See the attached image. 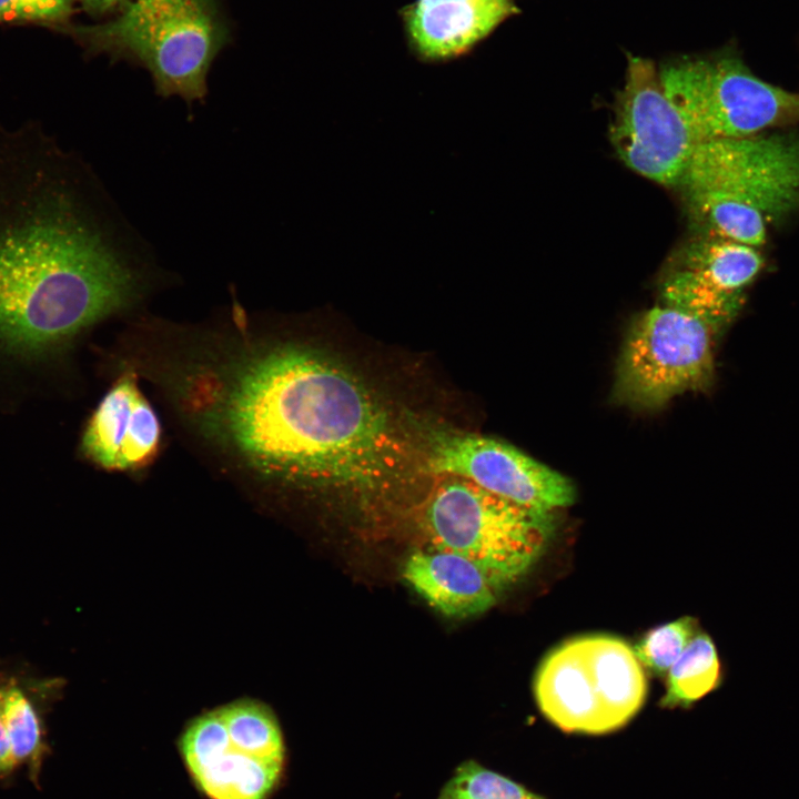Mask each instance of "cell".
<instances>
[{
	"instance_id": "17",
	"label": "cell",
	"mask_w": 799,
	"mask_h": 799,
	"mask_svg": "<svg viewBox=\"0 0 799 799\" xmlns=\"http://www.w3.org/2000/svg\"><path fill=\"white\" fill-rule=\"evenodd\" d=\"M219 710L235 749L263 761L283 765L282 732L270 710L254 701H237Z\"/></svg>"
},
{
	"instance_id": "6",
	"label": "cell",
	"mask_w": 799,
	"mask_h": 799,
	"mask_svg": "<svg viewBox=\"0 0 799 799\" xmlns=\"http://www.w3.org/2000/svg\"><path fill=\"white\" fill-rule=\"evenodd\" d=\"M658 73L696 143L799 123V92L758 78L732 49L674 59Z\"/></svg>"
},
{
	"instance_id": "2",
	"label": "cell",
	"mask_w": 799,
	"mask_h": 799,
	"mask_svg": "<svg viewBox=\"0 0 799 799\" xmlns=\"http://www.w3.org/2000/svg\"><path fill=\"white\" fill-rule=\"evenodd\" d=\"M92 171L36 125H0V341L60 344L135 305L153 277Z\"/></svg>"
},
{
	"instance_id": "20",
	"label": "cell",
	"mask_w": 799,
	"mask_h": 799,
	"mask_svg": "<svg viewBox=\"0 0 799 799\" xmlns=\"http://www.w3.org/2000/svg\"><path fill=\"white\" fill-rule=\"evenodd\" d=\"M3 721L17 763L30 758L40 746V726L36 711L22 691L4 689Z\"/></svg>"
},
{
	"instance_id": "21",
	"label": "cell",
	"mask_w": 799,
	"mask_h": 799,
	"mask_svg": "<svg viewBox=\"0 0 799 799\" xmlns=\"http://www.w3.org/2000/svg\"><path fill=\"white\" fill-rule=\"evenodd\" d=\"M72 11V0H0V21L62 20Z\"/></svg>"
},
{
	"instance_id": "1",
	"label": "cell",
	"mask_w": 799,
	"mask_h": 799,
	"mask_svg": "<svg viewBox=\"0 0 799 799\" xmlns=\"http://www.w3.org/2000/svg\"><path fill=\"white\" fill-rule=\"evenodd\" d=\"M172 374L198 432L255 476L356 488L400 471L403 447L384 406L310 346L244 341Z\"/></svg>"
},
{
	"instance_id": "7",
	"label": "cell",
	"mask_w": 799,
	"mask_h": 799,
	"mask_svg": "<svg viewBox=\"0 0 799 799\" xmlns=\"http://www.w3.org/2000/svg\"><path fill=\"white\" fill-rule=\"evenodd\" d=\"M711 328L698 317L660 304L630 324L617 363L613 398L638 409H658L714 381Z\"/></svg>"
},
{
	"instance_id": "8",
	"label": "cell",
	"mask_w": 799,
	"mask_h": 799,
	"mask_svg": "<svg viewBox=\"0 0 799 799\" xmlns=\"http://www.w3.org/2000/svg\"><path fill=\"white\" fill-rule=\"evenodd\" d=\"M676 188L724 194L761 213L769 225L781 222L799 210V135L697 142Z\"/></svg>"
},
{
	"instance_id": "12",
	"label": "cell",
	"mask_w": 799,
	"mask_h": 799,
	"mask_svg": "<svg viewBox=\"0 0 799 799\" xmlns=\"http://www.w3.org/2000/svg\"><path fill=\"white\" fill-rule=\"evenodd\" d=\"M518 12L516 0H414L400 17L411 53L437 64L469 54Z\"/></svg>"
},
{
	"instance_id": "13",
	"label": "cell",
	"mask_w": 799,
	"mask_h": 799,
	"mask_svg": "<svg viewBox=\"0 0 799 799\" xmlns=\"http://www.w3.org/2000/svg\"><path fill=\"white\" fill-rule=\"evenodd\" d=\"M161 425L134 375L121 376L93 412L82 436L84 455L108 471H133L159 451Z\"/></svg>"
},
{
	"instance_id": "3",
	"label": "cell",
	"mask_w": 799,
	"mask_h": 799,
	"mask_svg": "<svg viewBox=\"0 0 799 799\" xmlns=\"http://www.w3.org/2000/svg\"><path fill=\"white\" fill-rule=\"evenodd\" d=\"M118 11L75 29L88 50L142 65L163 98L203 102L210 67L229 41L216 0H127Z\"/></svg>"
},
{
	"instance_id": "23",
	"label": "cell",
	"mask_w": 799,
	"mask_h": 799,
	"mask_svg": "<svg viewBox=\"0 0 799 799\" xmlns=\"http://www.w3.org/2000/svg\"><path fill=\"white\" fill-rule=\"evenodd\" d=\"M87 11L93 14H104L120 9L127 0H80Z\"/></svg>"
},
{
	"instance_id": "18",
	"label": "cell",
	"mask_w": 799,
	"mask_h": 799,
	"mask_svg": "<svg viewBox=\"0 0 799 799\" xmlns=\"http://www.w3.org/2000/svg\"><path fill=\"white\" fill-rule=\"evenodd\" d=\"M438 799H543L515 781L468 760L445 783Z\"/></svg>"
},
{
	"instance_id": "16",
	"label": "cell",
	"mask_w": 799,
	"mask_h": 799,
	"mask_svg": "<svg viewBox=\"0 0 799 799\" xmlns=\"http://www.w3.org/2000/svg\"><path fill=\"white\" fill-rule=\"evenodd\" d=\"M661 706L688 708L719 688L722 669L711 637L699 631L667 671Z\"/></svg>"
},
{
	"instance_id": "10",
	"label": "cell",
	"mask_w": 799,
	"mask_h": 799,
	"mask_svg": "<svg viewBox=\"0 0 799 799\" xmlns=\"http://www.w3.org/2000/svg\"><path fill=\"white\" fill-rule=\"evenodd\" d=\"M426 468L435 475L468 479L534 512H557L576 499L575 486L568 477L508 443L476 434H435Z\"/></svg>"
},
{
	"instance_id": "22",
	"label": "cell",
	"mask_w": 799,
	"mask_h": 799,
	"mask_svg": "<svg viewBox=\"0 0 799 799\" xmlns=\"http://www.w3.org/2000/svg\"><path fill=\"white\" fill-rule=\"evenodd\" d=\"M4 689L0 688V773L10 771L16 765L3 721Z\"/></svg>"
},
{
	"instance_id": "15",
	"label": "cell",
	"mask_w": 799,
	"mask_h": 799,
	"mask_svg": "<svg viewBox=\"0 0 799 799\" xmlns=\"http://www.w3.org/2000/svg\"><path fill=\"white\" fill-rule=\"evenodd\" d=\"M403 578L434 609L455 618L485 613L498 594L478 565L441 548L413 553L405 562Z\"/></svg>"
},
{
	"instance_id": "14",
	"label": "cell",
	"mask_w": 799,
	"mask_h": 799,
	"mask_svg": "<svg viewBox=\"0 0 799 799\" xmlns=\"http://www.w3.org/2000/svg\"><path fill=\"white\" fill-rule=\"evenodd\" d=\"M181 751L199 788L211 799H265L283 768L235 749L219 709L189 726Z\"/></svg>"
},
{
	"instance_id": "4",
	"label": "cell",
	"mask_w": 799,
	"mask_h": 799,
	"mask_svg": "<svg viewBox=\"0 0 799 799\" xmlns=\"http://www.w3.org/2000/svg\"><path fill=\"white\" fill-rule=\"evenodd\" d=\"M534 695L543 715L567 732L600 735L625 726L647 697L633 647L605 634L562 643L542 661Z\"/></svg>"
},
{
	"instance_id": "9",
	"label": "cell",
	"mask_w": 799,
	"mask_h": 799,
	"mask_svg": "<svg viewBox=\"0 0 799 799\" xmlns=\"http://www.w3.org/2000/svg\"><path fill=\"white\" fill-rule=\"evenodd\" d=\"M609 136L628 168L659 184L677 186L696 141L665 94L651 60L628 55Z\"/></svg>"
},
{
	"instance_id": "5",
	"label": "cell",
	"mask_w": 799,
	"mask_h": 799,
	"mask_svg": "<svg viewBox=\"0 0 799 799\" xmlns=\"http://www.w3.org/2000/svg\"><path fill=\"white\" fill-rule=\"evenodd\" d=\"M424 512L435 548L478 565L499 593L524 577L556 533V512L523 508L473 482L444 476Z\"/></svg>"
},
{
	"instance_id": "19",
	"label": "cell",
	"mask_w": 799,
	"mask_h": 799,
	"mask_svg": "<svg viewBox=\"0 0 799 799\" xmlns=\"http://www.w3.org/2000/svg\"><path fill=\"white\" fill-rule=\"evenodd\" d=\"M699 631L698 621L685 616L651 629L633 649L644 669L661 676L667 674Z\"/></svg>"
},
{
	"instance_id": "11",
	"label": "cell",
	"mask_w": 799,
	"mask_h": 799,
	"mask_svg": "<svg viewBox=\"0 0 799 799\" xmlns=\"http://www.w3.org/2000/svg\"><path fill=\"white\" fill-rule=\"evenodd\" d=\"M763 265L757 247L698 235L679 250L664 276L661 304L698 317L717 336L739 314Z\"/></svg>"
}]
</instances>
